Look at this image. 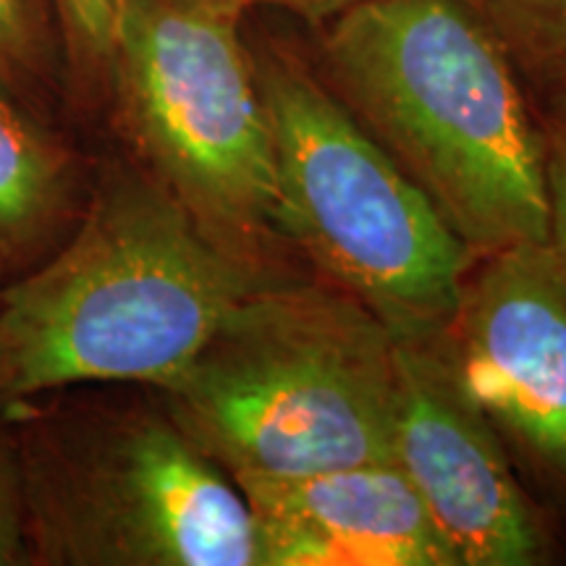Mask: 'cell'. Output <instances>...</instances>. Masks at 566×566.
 <instances>
[{
    "mask_svg": "<svg viewBox=\"0 0 566 566\" xmlns=\"http://www.w3.org/2000/svg\"><path fill=\"white\" fill-rule=\"evenodd\" d=\"M9 281V273H6V265H3V260H0V289H3V283Z\"/></svg>",
    "mask_w": 566,
    "mask_h": 566,
    "instance_id": "ac0fdd59",
    "label": "cell"
},
{
    "mask_svg": "<svg viewBox=\"0 0 566 566\" xmlns=\"http://www.w3.org/2000/svg\"><path fill=\"white\" fill-rule=\"evenodd\" d=\"M155 391L233 483L394 459L396 342L331 283H260Z\"/></svg>",
    "mask_w": 566,
    "mask_h": 566,
    "instance_id": "3957f363",
    "label": "cell"
},
{
    "mask_svg": "<svg viewBox=\"0 0 566 566\" xmlns=\"http://www.w3.org/2000/svg\"><path fill=\"white\" fill-rule=\"evenodd\" d=\"M365 3H373V0H260V6H275V9L307 21L310 27H325L328 21Z\"/></svg>",
    "mask_w": 566,
    "mask_h": 566,
    "instance_id": "2e32d148",
    "label": "cell"
},
{
    "mask_svg": "<svg viewBox=\"0 0 566 566\" xmlns=\"http://www.w3.org/2000/svg\"><path fill=\"white\" fill-rule=\"evenodd\" d=\"M446 338L478 407L566 501V263L556 247L480 258Z\"/></svg>",
    "mask_w": 566,
    "mask_h": 566,
    "instance_id": "ba28073f",
    "label": "cell"
},
{
    "mask_svg": "<svg viewBox=\"0 0 566 566\" xmlns=\"http://www.w3.org/2000/svg\"><path fill=\"white\" fill-rule=\"evenodd\" d=\"M394 462L454 566H535L554 556L506 441L467 391L446 334L396 342Z\"/></svg>",
    "mask_w": 566,
    "mask_h": 566,
    "instance_id": "52a82bcc",
    "label": "cell"
},
{
    "mask_svg": "<svg viewBox=\"0 0 566 566\" xmlns=\"http://www.w3.org/2000/svg\"><path fill=\"white\" fill-rule=\"evenodd\" d=\"M242 19L210 0H126L108 105L126 155L197 229L275 279L273 134Z\"/></svg>",
    "mask_w": 566,
    "mask_h": 566,
    "instance_id": "8992f818",
    "label": "cell"
},
{
    "mask_svg": "<svg viewBox=\"0 0 566 566\" xmlns=\"http://www.w3.org/2000/svg\"><path fill=\"white\" fill-rule=\"evenodd\" d=\"M265 281L137 160H105L63 242L0 289V407L69 386H168Z\"/></svg>",
    "mask_w": 566,
    "mask_h": 566,
    "instance_id": "6da1fadb",
    "label": "cell"
},
{
    "mask_svg": "<svg viewBox=\"0 0 566 566\" xmlns=\"http://www.w3.org/2000/svg\"><path fill=\"white\" fill-rule=\"evenodd\" d=\"M0 566H34L30 533H27L19 443L3 409H0Z\"/></svg>",
    "mask_w": 566,
    "mask_h": 566,
    "instance_id": "5bb4252c",
    "label": "cell"
},
{
    "mask_svg": "<svg viewBox=\"0 0 566 566\" xmlns=\"http://www.w3.org/2000/svg\"><path fill=\"white\" fill-rule=\"evenodd\" d=\"M150 391L69 386L0 407L34 566H265L244 493Z\"/></svg>",
    "mask_w": 566,
    "mask_h": 566,
    "instance_id": "277c9868",
    "label": "cell"
},
{
    "mask_svg": "<svg viewBox=\"0 0 566 566\" xmlns=\"http://www.w3.org/2000/svg\"><path fill=\"white\" fill-rule=\"evenodd\" d=\"M546 142L548 181V242L566 263V108L535 105Z\"/></svg>",
    "mask_w": 566,
    "mask_h": 566,
    "instance_id": "9a60e30c",
    "label": "cell"
},
{
    "mask_svg": "<svg viewBox=\"0 0 566 566\" xmlns=\"http://www.w3.org/2000/svg\"><path fill=\"white\" fill-rule=\"evenodd\" d=\"M535 105L566 108V0H467Z\"/></svg>",
    "mask_w": 566,
    "mask_h": 566,
    "instance_id": "8fae6325",
    "label": "cell"
},
{
    "mask_svg": "<svg viewBox=\"0 0 566 566\" xmlns=\"http://www.w3.org/2000/svg\"><path fill=\"white\" fill-rule=\"evenodd\" d=\"M210 3L223 6V9L237 11V13H247L250 9H254V6H260V0H210Z\"/></svg>",
    "mask_w": 566,
    "mask_h": 566,
    "instance_id": "e0dca14e",
    "label": "cell"
},
{
    "mask_svg": "<svg viewBox=\"0 0 566 566\" xmlns=\"http://www.w3.org/2000/svg\"><path fill=\"white\" fill-rule=\"evenodd\" d=\"M321 30L323 80L478 258L546 242L541 118L467 0H373Z\"/></svg>",
    "mask_w": 566,
    "mask_h": 566,
    "instance_id": "7a4b0ae2",
    "label": "cell"
},
{
    "mask_svg": "<svg viewBox=\"0 0 566 566\" xmlns=\"http://www.w3.org/2000/svg\"><path fill=\"white\" fill-rule=\"evenodd\" d=\"M124 9L126 0H53L71 101L80 105L108 103Z\"/></svg>",
    "mask_w": 566,
    "mask_h": 566,
    "instance_id": "4fadbf2b",
    "label": "cell"
},
{
    "mask_svg": "<svg viewBox=\"0 0 566 566\" xmlns=\"http://www.w3.org/2000/svg\"><path fill=\"white\" fill-rule=\"evenodd\" d=\"M0 84L45 116L66 92L53 0H0Z\"/></svg>",
    "mask_w": 566,
    "mask_h": 566,
    "instance_id": "7c38bea8",
    "label": "cell"
},
{
    "mask_svg": "<svg viewBox=\"0 0 566 566\" xmlns=\"http://www.w3.org/2000/svg\"><path fill=\"white\" fill-rule=\"evenodd\" d=\"M252 59L273 134L281 237L394 342L446 334L478 254L321 74L279 48Z\"/></svg>",
    "mask_w": 566,
    "mask_h": 566,
    "instance_id": "5b68a950",
    "label": "cell"
},
{
    "mask_svg": "<svg viewBox=\"0 0 566 566\" xmlns=\"http://www.w3.org/2000/svg\"><path fill=\"white\" fill-rule=\"evenodd\" d=\"M87 187L90 171L71 142L0 84V260L9 279L63 242Z\"/></svg>",
    "mask_w": 566,
    "mask_h": 566,
    "instance_id": "30bf717a",
    "label": "cell"
},
{
    "mask_svg": "<svg viewBox=\"0 0 566 566\" xmlns=\"http://www.w3.org/2000/svg\"><path fill=\"white\" fill-rule=\"evenodd\" d=\"M237 485L265 566H454L394 459Z\"/></svg>",
    "mask_w": 566,
    "mask_h": 566,
    "instance_id": "9c48e42d",
    "label": "cell"
}]
</instances>
